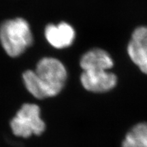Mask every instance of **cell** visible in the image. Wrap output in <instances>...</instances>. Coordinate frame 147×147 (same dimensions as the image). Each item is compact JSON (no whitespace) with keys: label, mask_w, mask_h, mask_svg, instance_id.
<instances>
[{"label":"cell","mask_w":147,"mask_h":147,"mask_svg":"<svg viewBox=\"0 0 147 147\" xmlns=\"http://www.w3.org/2000/svg\"><path fill=\"white\" fill-rule=\"evenodd\" d=\"M67 77L63 64L52 57L42 58L38 61L34 71L27 70L23 75L27 91L38 99L58 95L63 89Z\"/></svg>","instance_id":"obj_1"},{"label":"cell","mask_w":147,"mask_h":147,"mask_svg":"<svg viewBox=\"0 0 147 147\" xmlns=\"http://www.w3.org/2000/svg\"><path fill=\"white\" fill-rule=\"evenodd\" d=\"M33 41L30 26L23 18L7 20L0 25V42L11 57L21 55L32 45Z\"/></svg>","instance_id":"obj_2"},{"label":"cell","mask_w":147,"mask_h":147,"mask_svg":"<svg viewBox=\"0 0 147 147\" xmlns=\"http://www.w3.org/2000/svg\"><path fill=\"white\" fill-rule=\"evenodd\" d=\"M10 127L16 136L29 138L33 134H42L46 125L40 117L39 106L34 104H25L11 120Z\"/></svg>","instance_id":"obj_3"},{"label":"cell","mask_w":147,"mask_h":147,"mask_svg":"<svg viewBox=\"0 0 147 147\" xmlns=\"http://www.w3.org/2000/svg\"><path fill=\"white\" fill-rule=\"evenodd\" d=\"M80 82L84 89L93 93H105L117 86L118 78L109 71H83Z\"/></svg>","instance_id":"obj_4"},{"label":"cell","mask_w":147,"mask_h":147,"mask_svg":"<svg viewBox=\"0 0 147 147\" xmlns=\"http://www.w3.org/2000/svg\"><path fill=\"white\" fill-rule=\"evenodd\" d=\"M45 35L48 42L58 49L69 47L76 37L74 29L65 22H61L58 25H48L45 28Z\"/></svg>","instance_id":"obj_5"},{"label":"cell","mask_w":147,"mask_h":147,"mask_svg":"<svg viewBox=\"0 0 147 147\" xmlns=\"http://www.w3.org/2000/svg\"><path fill=\"white\" fill-rule=\"evenodd\" d=\"M80 65L83 71H109L113 67L114 61L106 51L93 49L82 55Z\"/></svg>","instance_id":"obj_6"},{"label":"cell","mask_w":147,"mask_h":147,"mask_svg":"<svg viewBox=\"0 0 147 147\" xmlns=\"http://www.w3.org/2000/svg\"><path fill=\"white\" fill-rule=\"evenodd\" d=\"M121 147H147V122H140L126 134Z\"/></svg>","instance_id":"obj_7"},{"label":"cell","mask_w":147,"mask_h":147,"mask_svg":"<svg viewBox=\"0 0 147 147\" xmlns=\"http://www.w3.org/2000/svg\"><path fill=\"white\" fill-rule=\"evenodd\" d=\"M127 52L130 59L140 70L147 74V48L130 40L127 47Z\"/></svg>","instance_id":"obj_8"},{"label":"cell","mask_w":147,"mask_h":147,"mask_svg":"<svg viewBox=\"0 0 147 147\" xmlns=\"http://www.w3.org/2000/svg\"><path fill=\"white\" fill-rule=\"evenodd\" d=\"M130 40L142 47H147V26L136 27L132 32Z\"/></svg>","instance_id":"obj_9"}]
</instances>
